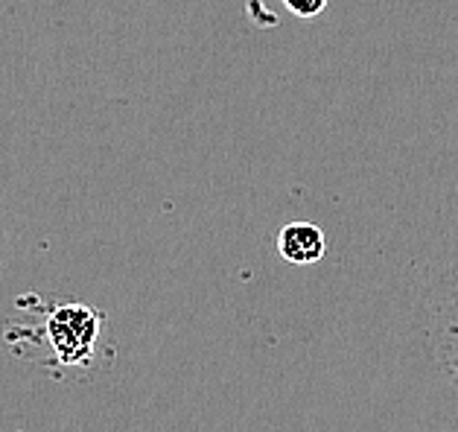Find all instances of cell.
I'll return each instance as SVG.
<instances>
[{
	"label": "cell",
	"mask_w": 458,
	"mask_h": 432,
	"mask_svg": "<svg viewBox=\"0 0 458 432\" xmlns=\"http://www.w3.org/2000/svg\"><path fill=\"white\" fill-rule=\"evenodd\" d=\"M99 321H103V316H99L97 309L82 307V304L55 309L47 321V330H50V342L62 362L80 365L91 357L97 348V339H99Z\"/></svg>",
	"instance_id": "cell-1"
},
{
	"label": "cell",
	"mask_w": 458,
	"mask_h": 432,
	"mask_svg": "<svg viewBox=\"0 0 458 432\" xmlns=\"http://www.w3.org/2000/svg\"><path fill=\"white\" fill-rule=\"evenodd\" d=\"M277 251L293 266H312L327 254V237L312 223H289L277 234Z\"/></svg>",
	"instance_id": "cell-2"
},
{
	"label": "cell",
	"mask_w": 458,
	"mask_h": 432,
	"mask_svg": "<svg viewBox=\"0 0 458 432\" xmlns=\"http://www.w3.org/2000/svg\"><path fill=\"white\" fill-rule=\"evenodd\" d=\"M284 6H286L295 18H316V15L324 13L327 0H284Z\"/></svg>",
	"instance_id": "cell-3"
}]
</instances>
